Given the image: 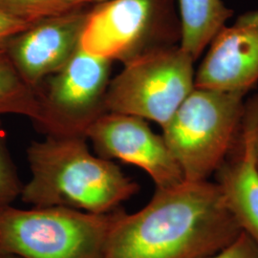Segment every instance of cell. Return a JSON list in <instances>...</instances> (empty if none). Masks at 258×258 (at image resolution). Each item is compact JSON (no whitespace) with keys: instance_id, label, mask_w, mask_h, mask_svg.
<instances>
[{"instance_id":"4","label":"cell","mask_w":258,"mask_h":258,"mask_svg":"<svg viewBox=\"0 0 258 258\" xmlns=\"http://www.w3.org/2000/svg\"><path fill=\"white\" fill-rule=\"evenodd\" d=\"M91 213L61 207L0 211V251L22 258H104L120 211Z\"/></svg>"},{"instance_id":"11","label":"cell","mask_w":258,"mask_h":258,"mask_svg":"<svg viewBox=\"0 0 258 258\" xmlns=\"http://www.w3.org/2000/svg\"><path fill=\"white\" fill-rule=\"evenodd\" d=\"M258 117V95L246 101L239 138L216 170V183L228 210L258 245V168L252 154V131Z\"/></svg>"},{"instance_id":"14","label":"cell","mask_w":258,"mask_h":258,"mask_svg":"<svg viewBox=\"0 0 258 258\" xmlns=\"http://www.w3.org/2000/svg\"><path fill=\"white\" fill-rule=\"evenodd\" d=\"M84 6L83 0H0V11L28 23Z\"/></svg>"},{"instance_id":"2","label":"cell","mask_w":258,"mask_h":258,"mask_svg":"<svg viewBox=\"0 0 258 258\" xmlns=\"http://www.w3.org/2000/svg\"><path fill=\"white\" fill-rule=\"evenodd\" d=\"M31 179L20 198L33 208L61 207L91 213L120 209L139 184L110 160L96 156L81 136L46 135L27 148Z\"/></svg>"},{"instance_id":"6","label":"cell","mask_w":258,"mask_h":258,"mask_svg":"<svg viewBox=\"0 0 258 258\" xmlns=\"http://www.w3.org/2000/svg\"><path fill=\"white\" fill-rule=\"evenodd\" d=\"M194 62L180 45L130 60L108 84L105 112L136 116L164 127L195 87Z\"/></svg>"},{"instance_id":"5","label":"cell","mask_w":258,"mask_h":258,"mask_svg":"<svg viewBox=\"0 0 258 258\" xmlns=\"http://www.w3.org/2000/svg\"><path fill=\"white\" fill-rule=\"evenodd\" d=\"M174 0H109L88 10L80 47L124 64L148 52L180 44Z\"/></svg>"},{"instance_id":"1","label":"cell","mask_w":258,"mask_h":258,"mask_svg":"<svg viewBox=\"0 0 258 258\" xmlns=\"http://www.w3.org/2000/svg\"><path fill=\"white\" fill-rule=\"evenodd\" d=\"M241 232L216 182L184 181L156 188L139 212L121 210L104 258H208Z\"/></svg>"},{"instance_id":"8","label":"cell","mask_w":258,"mask_h":258,"mask_svg":"<svg viewBox=\"0 0 258 258\" xmlns=\"http://www.w3.org/2000/svg\"><path fill=\"white\" fill-rule=\"evenodd\" d=\"M98 156L117 159L144 169L156 188H168L184 181V174L162 135L136 116L105 112L85 130Z\"/></svg>"},{"instance_id":"19","label":"cell","mask_w":258,"mask_h":258,"mask_svg":"<svg viewBox=\"0 0 258 258\" xmlns=\"http://www.w3.org/2000/svg\"><path fill=\"white\" fill-rule=\"evenodd\" d=\"M0 258H22L14 254V253H10V252H5V251H0Z\"/></svg>"},{"instance_id":"20","label":"cell","mask_w":258,"mask_h":258,"mask_svg":"<svg viewBox=\"0 0 258 258\" xmlns=\"http://www.w3.org/2000/svg\"><path fill=\"white\" fill-rule=\"evenodd\" d=\"M105 1H109V0H83V3L84 5L87 4H99V3H102Z\"/></svg>"},{"instance_id":"15","label":"cell","mask_w":258,"mask_h":258,"mask_svg":"<svg viewBox=\"0 0 258 258\" xmlns=\"http://www.w3.org/2000/svg\"><path fill=\"white\" fill-rule=\"evenodd\" d=\"M22 187L0 121V211L12 206L20 197Z\"/></svg>"},{"instance_id":"12","label":"cell","mask_w":258,"mask_h":258,"mask_svg":"<svg viewBox=\"0 0 258 258\" xmlns=\"http://www.w3.org/2000/svg\"><path fill=\"white\" fill-rule=\"evenodd\" d=\"M181 23L180 47L196 61L212 37L232 18L233 10L223 0H178Z\"/></svg>"},{"instance_id":"16","label":"cell","mask_w":258,"mask_h":258,"mask_svg":"<svg viewBox=\"0 0 258 258\" xmlns=\"http://www.w3.org/2000/svg\"><path fill=\"white\" fill-rule=\"evenodd\" d=\"M208 258H258V245L242 231L228 247Z\"/></svg>"},{"instance_id":"3","label":"cell","mask_w":258,"mask_h":258,"mask_svg":"<svg viewBox=\"0 0 258 258\" xmlns=\"http://www.w3.org/2000/svg\"><path fill=\"white\" fill-rule=\"evenodd\" d=\"M245 94L194 87L163 129L184 181L209 180L239 138Z\"/></svg>"},{"instance_id":"13","label":"cell","mask_w":258,"mask_h":258,"mask_svg":"<svg viewBox=\"0 0 258 258\" xmlns=\"http://www.w3.org/2000/svg\"><path fill=\"white\" fill-rule=\"evenodd\" d=\"M5 114L26 117L42 130L46 125L38 93L21 79L5 48H0V115Z\"/></svg>"},{"instance_id":"17","label":"cell","mask_w":258,"mask_h":258,"mask_svg":"<svg viewBox=\"0 0 258 258\" xmlns=\"http://www.w3.org/2000/svg\"><path fill=\"white\" fill-rule=\"evenodd\" d=\"M31 24L13 18L0 11V48H5L12 37L27 29Z\"/></svg>"},{"instance_id":"10","label":"cell","mask_w":258,"mask_h":258,"mask_svg":"<svg viewBox=\"0 0 258 258\" xmlns=\"http://www.w3.org/2000/svg\"><path fill=\"white\" fill-rule=\"evenodd\" d=\"M207 48L195 71V87L247 95L258 83V10L226 24Z\"/></svg>"},{"instance_id":"7","label":"cell","mask_w":258,"mask_h":258,"mask_svg":"<svg viewBox=\"0 0 258 258\" xmlns=\"http://www.w3.org/2000/svg\"><path fill=\"white\" fill-rule=\"evenodd\" d=\"M111 62L80 47L51 76L44 91L37 92L46 116V135L85 137L86 128L105 113Z\"/></svg>"},{"instance_id":"18","label":"cell","mask_w":258,"mask_h":258,"mask_svg":"<svg viewBox=\"0 0 258 258\" xmlns=\"http://www.w3.org/2000/svg\"><path fill=\"white\" fill-rule=\"evenodd\" d=\"M252 154L258 168V117L252 131Z\"/></svg>"},{"instance_id":"9","label":"cell","mask_w":258,"mask_h":258,"mask_svg":"<svg viewBox=\"0 0 258 258\" xmlns=\"http://www.w3.org/2000/svg\"><path fill=\"white\" fill-rule=\"evenodd\" d=\"M88 10L84 7L38 20L12 37L5 46L10 60L30 87H40L80 48Z\"/></svg>"}]
</instances>
